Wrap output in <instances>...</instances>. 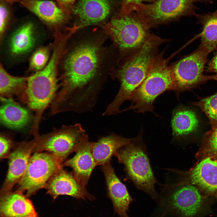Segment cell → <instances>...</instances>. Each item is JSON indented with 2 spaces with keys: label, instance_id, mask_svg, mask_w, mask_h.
Returning a JSON list of instances; mask_svg holds the SVG:
<instances>
[{
  "label": "cell",
  "instance_id": "1",
  "mask_svg": "<svg viewBox=\"0 0 217 217\" xmlns=\"http://www.w3.org/2000/svg\"><path fill=\"white\" fill-rule=\"evenodd\" d=\"M104 49L102 40L95 38L67 46L59 64L61 89L54 100L56 106L64 112L92 110L105 80L100 70Z\"/></svg>",
  "mask_w": 217,
  "mask_h": 217
},
{
  "label": "cell",
  "instance_id": "2",
  "mask_svg": "<svg viewBox=\"0 0 217 217\" xmlns=\"http://www.w3.org/2000/svg\"><path fill=\"white\" fill-rule=\"evenodd\" d=\"M166 41V39L151 34L143 45L128 56L114 73L113 77L119 80L120 87L110 104L112 109L119 111L121 105L125 101L130 100L147 76L157 55L159 46Z\"/></svg>",
  "mask_w": 217,
  "mask_h": 217
},
{
  "label": "cell",
  "instance_id": "3",
  "mask_svg": "<svg viewBox=\"0 0 217 217\" xmlns=\"http://www.w3.org/2000/svg\"><path fill=\"white\" fill-rule=\"evenodd\" d=\"M159 196L160 207L177 217H203L210 211L208 198L194 185L166 180Z\"/></svg>",
  "mask_w": 217,
  "mask_h": 217
},
{
  "label": "cell",
  "instance_id": "4",
  "mask_svg": "<svg viewBox=\"0 0 217 217\" xmlns=\"http://www.w3.org/2000/svg\"><path fill=\"white\" fill-rule=\"evenodd\" d=\"M142 133L141 131L130 143L119 149L114 156L124 165L128 178L136 187L158 203L159 196L155 186L159 183L152 170Z\"/></svg>",
  "mask_w": 217,
  "mask_h": 217
},
{
  "label": "cell",
  "instance_id": "5",
  "mask_svg": "<svg viewBox=\"0 0 217 217\" xmlns=\"http://www.w3.org/2000/svg\"><path fill=\"white\" fill-rule=\"evenodd\" d=\"M47 36L46 31L31 21L9 29L0 40V62L10 67L29 59L33 52L43 45Z\"/></svg>",
  "mask_w": 217,
  "mask_h": 217
},
{
  "label": "cell",
  "instance_id": "6",
  "mask_svg": "<svg viewBox=\"0 0 217 217\" xmlns=\"http://www.w3.org/2000/svg\"><path fill=\"white\" fill-rule=\"evenodd\" d=\"M163 54L157 55L146 77L130 99L131 105L123 111L133 110L143 114L146 112L154 113L153 103L156 99L166 91H173L171 67L168 65Z\"/></svg>",
  "mask_w": 217,
  "mask_h": 217
},
{
  "label": "cell",
  "instance_id": "7",
  "mask_svg": "<svg viewBox=\"0 0 217 217\" xmlns=\"http://www.w3.org/2000/svg\"><path fill=\"white\" fill-rule=\"evenodd\" d=\"M130 14H121L102 26L120 52L129 56L139 49L151 34L142 20Z\"/></svg>",
  "mask_w": 217,
  "mask_h": 217
},
{
  "label": "cell",
  "instance_id": "8",
  "mask_svg": "<svg viewBox=\"0 0 217 217\" xmlns=\"http://www.w3.org/2000/svg\"><path fill=\"white\" fill-rule=\"evenodd\" d=\"M34 152L46 151L63 163L68 156L76 152L89 141L85 130L80 124L63 125L51 132L35 137Z\"/></svg>",
  "mask_w": 217,
  "mask_h": 217
},
{
  "label": "cell",
  "instance_id": "9",
  "mask_svg": "<svg viewBox=\"0 0 217 217\" xmlns=\"http://www.w3.org/2000/svg\"><path fill=\"white\" fill-rule=\"evenodd\" d=\"M209 53L199 46L191 53L174 63L171 67L177 93L195 88L210 80L217 81V75L204 74Z\"/></svg>",
  "mask_w": 217,
  "mask_h": 217
},
{
  "label": "cell",
  "instance_id": "10",
  "mask_svg": "<svg viewBox=\"0 0 217 217\" xmlns=\"http://www.w3.org/2000/svg\"><path fill=\"white\" fill-rule=\"evenodd\" d=\"M193 0H157L149 4H131L121 11L127 14L133 11L149 27L176 19L192 13Z\"/></svg>",
  "mask_w": 217,
  "mask_h": 217
},
{
  "label": "cell",
  "instance_id": "11",
  "mask_svg": "<svg viewBox=\"0 0 217 217\" xmlns=\"http://www.w3.org/2000/svg\"><path fill=\"white\" fill-rule=\"evenodd\" d=\"M60 86L59 77L39 71L29 76L23 102L35 113L32 128L38 130L45 110L52 104Z\"/></svg>",
  "mask_w": 217,
  "mask_h": 217
},
{
  "label": "cell",
  "instance_id": "12",
  "mask_svg": "<svg viewBox=\"0 0 217 217\" xmlns=\"http://www.w3.org/2000/svg\"><path fill=\"white\" fill-rule=\"evenodd\" d=\"M63 163L47 152H36L31 156L26 171L17 184L16 191L29 197L45 187L51 177L63 168Z\"/></svg>",
  "mask_w": 217,
  "mask_h": 217
},
{
  "label": "cell",
  "instance_id": "13",
  "mask_svg": "<svg viewBox=\"0 0 217 217\" xmlns=\"http://www.w3.org/2000/svg\"><path fill=\"white\" fill-rule=\"evenodd\" d=\"M186 174L181 181L196 186L206 197L217 196V158H202Z\"/></svg>",
  "mask_w": 217,
  "mask_h": 217
},
{
  "label": "cell",
  "instance_id": "14",
  "mask_svg": "<svg viewBox=\"0 0 217 217\" xmlns=\"http://www.w3.org/2000/svg\"><path fill=\"white\" fill-rule=\"evenodd\" d=\"M44 188L54 199L59 196L66 195L78 200L93 201L95 199L86 190L85 186L76 179L72 172L67 171L63 168L53 174Z\"/></svg>",
  "mask_w": 217,
  "mask_h": 217
},
{
  "label": "cell",
  "instance_id": "15",
  "mask_svg": "<svg viewBox=\"0 0 217 217\" xmlns=\"http://www.w3.org/2000/svg\"><path fill=\"white\" fill-rule=\"evenodd\" d=\"M35 146L34 139L19 143L10 153L8 156V172L1 193L12 191L14 186L19 182L26 171L31 154L34 152Z\"/></svg>",
  "mask_w": 217,
  "mask_h": 217
},
{
  "label": "cell",
  "instance_id": "16",
  "mask_svg": "<svg viewBox=\"0 0 217 217\" xmlns=\"http://www.w3.org/2000/svg\"><path fill=\"white\" fill-rule=\"evenodd\" d=\"M107 186V194L112 203L114 212L120 217H130L129 206L133 201L126 186L116 175L110 161L102 165Z\"/></svg>",
  "mask_w": 217,
  "mask_h": 217
},
{
  "label": "cell",
  "instance_id": "17",
  "mask_svg": "<svg viewBox=\"0 0 217 217\" xmlns=\"http://www.w3.org/2000/svg\"><path fill=\"white\" fill-rule=\"evenodd\" d=\"M18 2L38 17L53 33L61 31L68 20V15L52 1L19 0Z\"/></svg>",
  "mask_w": 217,
  "mask_h": 217
},
{
  "label": "cell",
  "instance_id": "18",
  "mask_svg": "<svg viewBox=\"0 0 217 217\" xmlns=\"http://www.w3.org/2000/svg\"><path fill=\"white\" fill-rule=\"evenodd\" d=\"M111 8L109 0H78L72 10L78 19L74 24L78 30L103 22L109 15Z\"/></svg>",
  "mask_w": 217,
  "mask_h": 217
},
{
  "label": "cell",
  "instance_id": "19",
  "mask_svg": "<svg viewBox=\"0 0 217 217\" xmlns=\"http://www.w3.org/2000/svg\"><path fill=\"white\" fill-rule=\"evenodd\" d=\"M0 215L1 217H38L31 201L16 190L0 193Z\"/></svg>",
  "mask_w": 217,
  "mask_h": 217
},
{
  "label": "cell",
  "instance_id": "20",
  "mask_svg": "<svg viewBox=\"0 0 217 217\" xmlns=\"http://www.w3.org/2000/svg\"><path fill=\"white\" fill-rule=\"evenodd\" d=\"M93 143L89 141L84 144L76 152L73 157L63 164V166L71 168L75 178L85 186L97 165L92 152Z\"/></svg>",
  "mask_w": 217,
  "mask_h": 217
},
{
  "label": "cell",
  "instance_id": "21",
  "mask_svg": "<svg viewBox=\"0 0 217 217\" xmlns=\"http://www.w3.org/2000/svg\"><path fill=\"white\" fill-rule=\"evenodd\" d=\"M0 120L4 126L12 129H20L26 126L31 120L29 111L13 99L0 98Z\"/></svg>",
  "mask_w": 217,
  "mask_h": 217
},
{
  "label": "cell",
  "instance_id": "22",
  "mask_svg": "<svg viewBox=\"0 0 217 217\" xmlns=\"http://www.w3.org/2000/svg\"><path fill=\"white\" fill-rule=\"evenodd\" d=\"M133 139L112 134L94 142L92 152L97 165H102L110 161L118 150L130 143Z\"/></svg>",
  "mask_w": 217,
  "mask_h": 217
},
{
  "label": "cell",
  "instance_id": "23",
  "mask_svg": "<svg viewBox=\"0 0 217 217\" xmlns=\"http://www.w3.org/2000/svg\"><path fill=\"white\" fill-rule=\"evenodd\" d=\"M171 125L174 140L183 137L195 132L199 126L198 116L194 111L184 107L174 110Z\"/></svg>",
  "mask_w": 217,
  "mask_h": 217
},
{
  "label": "cell",
  "instance_id": "24",
  "mask_svg": "<svg viewBox=\"0 0 217 217\" xmlns=\"http://www.w3.org/2000/svg\"><path fill=\"white\" fill-rule=\"evenodd\" d=\"M28 78L29 76L18 77L11 75L0 62V98L13 99L14 96H16L23 102Z\"/></svg>",
  "mask_w": 217,
  "mask_h": 217
},
{
  "label": "cell",
  "instance_id": "25",
  "mask_svg": "<svg viewBox=\"0 0 217 217\" xmlns=\"http://www.w3.org/2000/svg\"><path fill=\"white\" fill-rule=\"evenodd\" d=\"M202 25L200 34L199 46L209 53L217 50V14L202 17L200 21Z\"/></svg>",
  "mask_w": 217,
  "mask_h": 217
},
{
  "label": "cell",
  "instance_id": "26",
  "mask_svg": "<svg viewBox=\"0 0 217 217\" xmlns=\"http://www.w3.org/2000/svg\"><path fill=\"white\" fill-rule=\"evenodd\" d=\"M52 49V43L41 45L32 53L29 59L27 72L32 74L42 70L50 58Z\"/></svg>",
  "mask_w": 217,
  "mask_h": 217
},
{
  "label": "cell",
  "instance_id": "27",
  "mask_svg": "<svg viewBox=\"0 0 217 217\" xmlns=\"http://www.w3.org/2000/svg\"><path fill=\"white\" fill-rule=\"evenodd\" d=\"M196 157L197 161L206 157L217 158V127L205 134Z\"/></svg>",
  "mask_w": 217,
  "mask_h": 217
},
{
  "label": "cell",
  "instance_id": "28",
  "mask_svg": "<svg viewBox=\"0 0 217 217\" xmlns=\"http://www.w3.org/2000/svg\"><path fill=\"white\" fill-rule=\"evenodd\" d=\"M193 104L198 107L209 120L211 129L217 127V92L209 96L203 98Z\"/></svg>",
  "mask_w": 217,
  "mask_h": 217
},
{
  "label": "cell",
  "instance_id": "29",
  "mask_svg": "<svg viewBox=\"0 0 217 217\" xmlns=\"http://www.w3.org/2000/svg\"><path fill=\"white\" fill-rule=\"evenodd\" d=\"M9 17L8 10L3 4L0 5V40L10 28Z\"/></svg>",
  "mask_w": 217,
  "mask_h": 217
},
{
  "label": "cell",
  "instance_id": "30",
  "mask_svg": "<svg viewBox=\"0 0 217 217\" xmlns=\"http://www.w3.org/2000/svg\"><path fill=\"white\" fill-rule=\"evenodd\" d=\"M0 157L1 159H2L8 156L13 143L9 138L2 134L0 135Z\"/></svg>",
  "mask_w": 217,
  "mask_h": 217
},
{
  "label": "cell",
  "instance_id": "31",
  "mask_svg": "<svg viewBox=\"0 0 217 217\" xmlns=\"http://www.w3.org/2000/svg\"><path fill=\"white\" fill-rule=\"evenodd\" d=\"M76 0H56L59 6L68 15L72 11Z\"/></svg>",
  "mask_w": 217,
  "mask_h": 217
},
{
  "label": "cell",
  "instance_id": "32",
  "mask_svg": "<svg viewBox=\"0 0 217 217\" xmlns=\"http://www.w3.org/2000/svg\"><path fill=\"white\" fill-rule=\"evenodd\" d=\"M205 71L207 73H214L217 75V50L213 57L209 62Z\"/></svg>",
  "mask_w": 217,
  "mask_h": 217
},
{
  "label": "cell",
  "instance_id": "33",
  "mask_svg": "<svg viewBox=\"0 0 217 217\" xmlns=\"http://www.w3.org/2000/svg\"><path fill=\"white\" fill-rule=\"evenodd\" d=\"M152 0H122L121 10L124 9L129 5L134 3H142L144 1H149Z\"/></svg>",
  "mask_w": 217,
  "mask_h": 217
},
{
  "label": "cell",
  "instance_id": "34",
  "mask_svg": "<svg viewBox=\"0 0 217 217\" xmlns=\"http://www.w3.org/2000/svg\"><path fill=\"white\" fill-rule=\"evenodd\" d=\"M3 1L7 2L13 3L15 2H19V0H2Z\"/></svg>",
  "mask_w": 217,
  "mask_h": 217
},
{
  "label": "cell",
  "instance_id": "35",
  "mask_svg": "<svg viewBox=\"0 0 217 217\" xmlns=\"http://www.w3.org/2000/svg\"><path fill=\"white\" fill-rule=\"evenodd\" d=\"M32 217V216H28V217Z\"/></svg>",
  "mask_w": 217,
  "mask_h": 217
},
{
  "label": "cell",
  "instance_id": "36",
  "mask_svg": "<svg viewBox=\"0 0 217 217\" xmlns=\"http://www.w3.org/2000/svg\"><path fill=\"white\" fill-rule=\"evenodd\" d=\"M215 13L217 14V12H216Z\"/></svg>",
  "mask_w": 217,
  "mask_h": 217
},
{
  "label": "cell",
  "instance_id": "37",
  "mask_svg": "<svg viewBox=\"0 0 217 217\" xmlns=\"http://www.w3.org/2000/svg\"><path fill=\"white\" fill-rule=\"evenodd\" d=\"M217 198V196L216 197Z\"/></svg>",
  "mask_w": 217,
  "mask_h": 217
}]
</instances>
